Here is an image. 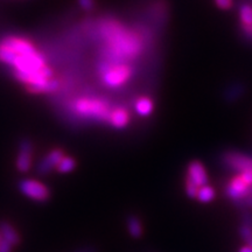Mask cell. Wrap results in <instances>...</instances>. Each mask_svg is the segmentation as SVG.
Masks as SVG:
<instances>
[{
	"label": "cell",
	"instance_id": "obj_21",
	"mask_svg": "<svg viewBox=\"0 0 252 252\" xmlns=\"http://www.w3.org/2000/svg\"><path fill=\"white\" fill-rule=\"evenodd\" d=\"M239 235L248 243L250 239H252V226L242 224L241 228H239Z\"/></svg>",
	"mask_w": 252,
	"mask_h": 252
},
{
	"label": "cell",
	"instance_id": "obj_15",
	"mask_svg": "<svg viewBox=\"0 0 252 252\" xmlns=\"http://www.w3.org/2000/svg\"><path fill=\"white\" fill-rule=\"evenodd\" d=\"M126 228H127L131 237L140 238L143 236V224L135 215H130L126 219Z\"/></svg>",
	"mask_w": 252,
	"mask_h": 252
},
{
	"label": "cell",
	"instance_id": "obj_14",
	"mask_svg": "<svg viewBox=\"0 0 252 252\" xmlns=\"http://www.w3.org/2000/svg\"><path fill=\"white\" fill-rule=\"evenodd\" d=\"M239 28H252V4L244 1L238 7Z\"/></svg>",
	"mask_w": 252,
	"mask_h": 252
},
{
	"label": "cell",
	"instance_id": "obj_7",
	"mask_svg": "<svg viewBox=\"0 0 252 252\" xmlns=\"http://www.w3.org/2000/svg\"><path fill=\"white\" fill-rule=\"evenodd\" d=\"M33 144L30 139H23L19 143L18 154L15 158V167L18 172L27 173L33 163Z\"/></svg>",
	"mask_w": 252,
	"mask_h": 252
},
{
	"label": "cell",
	"instance_id": "obj_31",
	"mask_svg": "<svg viewBox=\"0 0 252 252\" xmlns=\"http://www.w3.org/2000/svg\"><path fill=\"white\" fill-rule=\"evenodd\" d=\"M0 241H1V236H0Z\"/></svg>",
	"mask_w": 252,
	"mask_h": 252
},
{
	"label": "cell",
	"instance_id": "obj_10",
	"mask_svg": "<svg viewBox=\"0 0 252 252\" xmlns=\"http://www.w3.org/2000/svg\"><path fill=\"white\" fill-rule=\"evenodd\" d=\"M248 188L249 186L245 184V181L241 178V175L238 174L228 182L225 188V194L230 200L238 203L239 201H242L244 198L245 191L248 190Z\"/></svg>",
	"mask_w": 252,
	"mask_h": 252
},
{
	"label": "cell",
	"instance_id": "obj_26",
	"mask_svg": "<svg viewBox=\"0 0 252 252\" xmlns=\"http://www.w3.org/2000/svg\"><path fill=\"white\" fill-rule=\"evenodd\" d=\"M238 204H241V206H244V207L252 208V197H247V198H244V200L239 201Z\"/></svg>",
	"mask_w": 252,
	"mask_h": 252
},
{
	"label": "cell",
	"instance_id": "obj_13",
	"mask_svg": "<svg viewBox=\"0 0 252 252\" xmlns=\"http://www.w3.org/2000/svg\"><path fill=\"white\" fill-rule=\"evenodd\" d=\"M0 236H1V239H5L12 247H15L20 243V236H19L17 230L6 220L0 222Z\"/></svg>",
	"mask_w": 252,
	"mask_h": 252
},
{
	"label": "cell",
	"instance_id": "obj_17",
	"mask_svg": "<svg viewBox=\"0 0 252 252\" xmlns=\"http://www.w3.org/2000/svg\"><path fill=\"white\" fill-rule=\"evenodd\" d=\"M76 166H77V162L76 160H75V158L65 154V156L61 159V161L59 162L58 167H56V171L61 173V174H67V173H70L74 171V169L76 168Z\"/></svg>",
	"mask_w": 252,
	"mask_h": 252
},
{
	"label": "cell",
	"instance_id": "obj_5",
	"mask_svg": "<svg viewBox=\"0 0 252 252\" xmlns=\"http://www.w3.org/2000/svg\"><path fill=\"white\" fill-rule=\"evenodd\" d=\"M18 187L25 196L36 202H47L50 198V189L48 186L35 179H23L19 182Z\"/></svg>",
	"mask_w": 252,
	"mask_h": 252
},
{
	"label": "cell",
	"instance_id": "obj_28",
	"mask_svg": "<svg viewBox=\"0 0 252 252\" xmlns=\"http://www.w3.org/2000/svg\"><path fill=\"white\" fill-rule=\"evenodd\" d=\"M247 197H252V186H251V187H249L248 190L245 191L244 198H247ZM244 198H243V200H244Z\"/></svg>",
	"mask_w": 252,
	"mask_h": 252
},
{
	"label": "cell",
	"instance_id": "obj_18",
	"mask_svg": "<svg viewBox=\"0 0 252 252\" xmlns=\"http://www.w3.org/2000/svg\"><path fill=\"white\" fill-rule=\"evenodd\" d=\"M215 190H214V188L212 186L209 185H206L203 186V187H200L198 188V191H197V200L201 201V202L203 203H208L210 202V201H213L214 198H215Z\"/></svg>",
	"mask_w": 252,
	"mask_h": 252
},
{
	"label": "cell",
	"instance_id": "obj_6",
	"mask_svg": "<svg viewBox=\"0 0 252 252\" xmlns=\"http://www.w3.org/2000/svg\"><path fill=\"white\" fill-rule=\"evenodd\" d=\"M222 161L228 168L232 171L243 173L245 171H252V158L236 151H228L222 156Z\"/></svg>",
	"mask_w": 252,
	"mask_h": 252
},
{
	"label": "cell",
	"instance_id": "obj_19",
	"mask_svg": "<svg viewBox=\"0 0 252 252\" xmlns=\"http://www.w3.org/2000/svg\"><path fill=\"white\" fill-rule=\"evenodd\" d=\"M197 191L198 187L194 184L188 176H186V193L190 198H196L197 197Z\"/></svg>",
	"mask_w": 252,
	"mask_h": 252
},
{
	"label": "cell",
	"instance_id": "obj_30",
	"mask_svg": "<svg viewBox=\"0 0 252 252\" xmlns=\"http://www.w3.org/2000/svg\"><path fill=\"white\" fill-rule=\"evenodd\" d=\"M248 245H249V247H250V248H252V239H250V241L248 242Z\"/></svg>",
	"mask_w": 252,
	"mask_h": 252
},
{
	"label": "cell",
	"instance_id": "obj_11",
	"mask_svg": "<svg viewBox=\"0 0 252 252\" xmlns=\"http://www.w3.org/2000/svg\"><path fill=\"white\" fill-rule=\"evenodd\" d=\"M187 176L198 188L208 185V174L204 166L197 160H194L188 165Z\"/></svg>",
	"mask_w": 252,
	"mask_h": 252
},
{
	"label": "cell",
	"instance_id": "obj_8",
	"mask_svg": "<svg viewBox=\"0 0 252 252\" xmlns=\"http://www.w3.org/2000/svg\"><path fill=\"white\" fill-rule=\"evenodd\" d=\"M131 123V112L126 106L123 105H116L111 109L110 112L109 119H108V126L113 128V130H124Z\"/></svg>",
	"mask_w": 252,
	"mask_h": 252
},
{
	"label": "cell",
	"instance_id": "obj_2",
	"mask_svg": "<svg viewBox=\"0 0 252 252\" xmlns=\"http://www.w3.org/2000/svg\"><path fill=\"white\" fill-rule=\"evenodd\" d=\"M100 47L98 60L117 63H133L146 49V37L139 28H132L117 18L106 17L97 24Z\"/></svg>",
	"mask_w": 252,
	"mask_h": 252
},
{
	"label": "cell",
	"instance_id": "obj_12",
	"mask_svg": "<svg viewBox=\"0 0 252 252\" xmlns=\"http://www.w3.org/2000/svg\"><path fill=\"white\" fill-rule=\"evenodd\" d=\"M134 112L139 117L147 118L154 111V100L150 96H140L134 100L133 104Z\"/></svg>",
	"mask_w": 252,
	"mask_h": 252
},
{
	"label": "cell",
	"instance_id": "obj_23",
	"mask_svg": "<svg viewBox=\"0 0 252 252\" xmlns=\"http://www.w3.org/2000/svg\"><path fill=\"white\" fill-rule=\"evenodd\" d=\"M239 175H241V178L245 181V184H247L249 187H251L252 186V171H245L243 173H239Z\"/></svg>",
	"mask_w": 252,
	"mask_h": 252
},
{
	"label": "cell",
	"instance_id": "obj_16",
	"mask_svg": "<svg viewBox=\"0 0 252 252\" xmlns=\"http://www.w3.org/2000/svg\"><path fill=\"white\" fill-rule=\"evenodd\" d=\"M244 86L242 83H234L228 87L224 91V98L226 102H235L244 94Z\"/></svg>",
	"mask_w": 252,
	"mask_h": 252
},
{
	"label": "cell",
	"instance_id": "obj_32",
	"mask_svg": "<svg viewBox=\"0 0 252 252\" xmlns=\"http://www.w3.org/2000/svg\"><path fill=\"white\" fill-rule=\"evenodd\" d=\"M250 1H252V0H250Z\"/></svg>",
	"mask_w": 252,
	"mask_h": 252
},
{
	"label": "cell",
	"instance_id": "obj_24",
	"mask_svg": "<svg viewBox=\"0 0 252 252\" xmlns=\"http://www.w3.org/2000/svg\"><path fill=\"white\" fill-rule=\"evenodd\" d=\"M12 248L13 247H12L8 242H6L5 239H1V241H0V252H11Z\"/></svg>",
	"mask_w": 252,
	"mask_h": 252
},
{
	"label": "cell",
	"instance_id": "obj_3",
	"mask_svg": "<svg viewBox=\"0 0 252 252\" xmlns=\"http://www.w3.org/2000/svg\"><path fill=\"white\" fill-rule=\"evenodd\" d=\"M112 108L111 102L100 96H80L69 103V110L75 117L105 125Z\"/></svg>",
	"mask_w": 252,
	"mask_h": 252
},
{
	"label": "cell",
	"instance_id": "obj_9",
	"mask_svg": "<svg viewBox=\"0 0 252 252\" xmlns=\"http://www.w3.org/2000/svg\"><path fill=\"white\" fill-rule=\"evenodd\" d=\"M64 156H65L64 151L62 149H59V147L49 151V152L40 160L39 165L36 167V172L39 173L40 175L48 174V173L56 169L59 162L61 161V159Z\"/></svg>",
	"mask_w": 252,
	"mask_h": 252
},
{
	"label": "cell",
	"instance_id": "obj_1",
	"mask_svg": "<svg viewBox=\"0 0 252 252\" xmlns=\"http://www.w3.org/2000/svg\"><path fill=\"white\" fill-rule=\"evenodd\" d=\"M0 63L32 94L58 93L61 81L47 61L46 55L28 37L7 35L0 39Z\"/></svg>",
	"mask_w": 252,
	"mask_h": 252
},
{
	"label": "cell",
	"instance_id": "obj_22",
	"mask_svg": "<svg viewBox=\"0 0 252 252\" xmlns=\"http://www.w3.org/2000/svg\"><path fill=\"white\" fill-rule=\"evenodd\" d=\"M217 7L222 11H230L234 6V0H214Z\"/></svg>",
	"mask_w": 252,
	"mask_h": 252
},
{
	"label": "cell",
	"instance_id": "obj_20",
	"mask_svg": "<svg viewBox=\"0 0 252 252\" xmlns=\"http://www.w3.org/2000/svg\"><path fill=\"white\" fill-rule=\"evenodd\" d=\"M77 4L86 12L94 11V7H96V1L94 0H77Z\"/></svg>",
	"mask_w": 252,
	"mask_h": 252
},
{
	"label": "cell",
	"instance_id": "obj_4",
	"mask_svg": "<svg viewBox=\"0 0 252 252\" xmlns=\"http://www.w3.org/2000/svg\"><path fill=\"white\" fill-rule=\"evenodd\" d=\"M96 72L100 84L108 89H121L133 77L135 69L133 63L109 62L97 59Z\"/></svg>",
	"mask_w": 252,
	"mask_h": 252
},
{
	"label": "cell",
	"instance_id": "obj_29",
	"mask_svg": "<svg viewBox=\"0 0 252 252\" xmlns=\"http://www.w3.org/2000/svg\"><path fill=\"white\" fill-rule=\"evenodd\" d=\"M239 252H252V248H250L248 245V247H243L239 249Z\"/></svg>",
	"mask_w": 252,
	"mask_h": 252
},
{
	"label": "cell",
	"instance_id": "obj_27",
	"mask_svg": "<svg viewBox=\"0 0 252 252\" xmlns=\"http://www.w3.org/2000/svg\"><path fill=\"white\" fill-rule=\"evenodd\" d=\"M75 252H97V250H96V248H94V247L88 245V247H83V248L78 249V250H76Z\"/></svg>",
	"mask_w": 252,
	"mask_h": 252
},
{
	"label": "cell",
	"instance_id": "obj_25",
	"mask_svg": "<svg viewBox=\"0 0 252 252\" xmlns=\"http://www.w3.org/2000/svg\"><path fill=\"white\" fill-rule=\"evenodd\" d=\"M243 224L252 226V215L250 213H244L243 215Z\"/></svg>",
	"mask_w": 252,
	"mask_h": 252
}]
</instances>
